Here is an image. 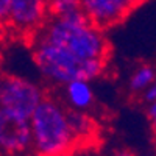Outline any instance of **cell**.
<instances>
[{"label": "cell", "instance_id": "1", "mask_svg": "<svg viewBox=\"0 0 156 156\" xmlns=\"http://www.w3.org/2000/svg\"><path fill=\"white\" fill-rule=\"evenodd\" d=\"M34 39L59 45L83 61H108L109 58V42L105 33L89 20L83 9L50 17Z\"/></svg>", "mask_w": 156, "mask_h": 156}, {"label": "cell", "instance_id": "2", "mask_svg": "<svg viewBox=\"0 0 156 156\" xmlns=\"http://www.w3.org/2000/svg\"><path fill=\"white\" fill-rule=\"evenodd\" d=\"M33 156H70L80 150L67 117V106L45 97L30 119Z\"/></svg>", "mask_w": 156, "mask_h": 156}, {"label": "cell", "instance_id": "3", "mask_svg": "<svg viewBox=\"0 0 156 156\" xmlns=\"http://www.w3.org/2000/svg\"><path fill=\"white\" fill-rule=\"evenodd\" d=\"M33 59L39 73L55 86H66L73 80L92 81L103 73L108 62L101 59L83 61L69 50L41 39H34Z\"/></svg>", "mask_w": 156, "mask_h": 156}, {"label": "cell", "instance_id": "4", "mask_svg": "<svg viewBox=\"0 0 156 156\" xmlns=\"http://www.w3.org/2000/svg\"><path fill=\"white\" fill-rule=\"evenodd\" d=\"M44 98V90L31 80L5 75L0 84V123H28Z\"/></svg>", "mask_w": 156, "mask_h": 156}, {"label": "cell", "instance_id": "5", "mask_svg": "<svg viewBox=\"0 0 156 156\" xmlns=\"http://www.w3.org/2000/svg\"><path fill=\"white\" fill-rule=\"evenodd\" d=\"M47 0H9V16L3 27H9L20 34L34 33L47 22Z\"/></svg>", "mask_w": 156, "mask_h": 156}, {"label": "cell", "instance_id": "6", "mask_svg": "<svg viewBox=\"0 0 156 156\" xmlns=\"http://www.w3.org/2000/svg\"><path fill=\"white\" fill-rule=\"evenodd\" d=\"M142 0H81V9L98 28L106 30L125 20Z\"/></svg>", "mask_w": 156, "mask_h": 156}, {"label": "cell", "instance_id": "7", "mask_svg": "<svg viewBox=\"0 0 156 156\" xmlns=\"http://www.w3.org/2000/svg\"><path fill=\"white\" fill-rule=\"evenodd\" d=\"M2 147L8 154H22L33 148V133L28 123L2 125Z\"/></svg>", "mask_w": 156, "mask_h": 156}, {"label": "cell", "instance_id": "8", "mask_svg": "<svg viewBox=\"0 0 156 156\" xmlns=\"http://www.w3.org/2000/svg\"><path fill=\"white\" fill-rule=\"evenodd\" d=\"M61 87L67 108L76 111H87L94 106L95 95L87 80H73Z\"/></svg>", "mask_w": 156, "mask_h": 156}, {"label": "cell", "instance_id": "9", "mask_svg": "<svg viewBox=\"0 0 156 156\" xmlns=\"http://www.w3.org/2000/svg\"><path fill=\"white\" fill-rule=\"evenodd\" d=\"M67 117H69V123L72 126V131L78 140L80 148L86 147L90 140L95 139L97 123L86 111H76V109L67 108Z\"/></svg>", "mask_w": 156, "mask_h": 156}, {"label": "cell", "instance_id": "10", "mask_svg": "<svg viewBox=\"0 0 156 156\" xmlns=\"http://www.w3.org/2000/svg\"><path fill=\"white\" fill-rule=\"evenodd\" d=\"M156 81V70L150 64H140L128 80V90L131 95H142Z\"/></svg>", "mask_w": 156, "mask_h": 156}, {"label": "cell", "instance_id": "11", "mask_svg": "<svg viewBox=\"0 0 156 156\" xmlns=\"http://www.w3.org/2000/svg\"><path fill=\"white\" fill-rule=\"evenodd\" d=\"M48 14L51 17H59L75 9H81V0H47Z\"/></svg>", "mask_w": 156, "mask_h": 156}, {"label": "cell", "instance_id": "12", "mask_svg": "<svg viewBox=\"0 0 156 156\" xmlns=\"http://www.w3.org/2000/svg\"><path fill=\"white\" fill-rule=\"evenodd\" d=\"M147 117H148L150 125H151V133H153V136H154V139H156V101L148 103Z\"/></svg>", "mask_w": 156, "mask_h": 156}, {"label": "cell", "instance_id": "13", "mask_svg": "<svg viewBox=\"0 0 156 156\" xmlns=\"http://www.w3.org/2000/svg\"><path fill=\"white\" fill-rule=\"evenodd\" d=\"M142 100L144 101H147V103H153V101H156V81L145 90L144 94H142Z\"/></svg>", "mask_w": 156, "mask_h": 156}, {"label": "cell", "instance_id": "14", "mask_svg": "<svg viewBox=\"0 0 156 156\" xmlns=\"http://www.w3.org/2000/svg\"><path fill=\"white\" fill-rule=\"evenodd\" d=\"M9 16V0H0V17H2L3 25L6 23Z\"/></svg>", "mask_w": 156, "mask_h": 156}, {"label": "cell", "instance_id": "15", "mask_svg": "<svg viewBox=\"0 0 156 156\" xmlns=\"http://www.w3.org/2000/svg\"><path fill=\"white\" fill-rule=\"evenodd\" d=\"M115 156H137L134 151H131V150H126V148H123V150H117L115 151Z\"/></svg>", "mask_w": 156, "mask_h": 156}]
</instances>
